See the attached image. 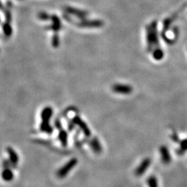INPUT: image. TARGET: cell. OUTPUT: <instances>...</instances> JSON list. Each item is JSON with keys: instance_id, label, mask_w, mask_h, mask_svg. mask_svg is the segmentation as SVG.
Here are the masks:
<instances>
[{"instance_id": "11", "label": "cell", "mask_w": 187, "mask_h": 187, "mask_svg": "<svg viewBox=\"0 0 187 187\" xmlns=\"http://www.w3.org/2000/svg\"><path fill=\"white\" fill-rule=\"evenodd\" d=\"M88 144H89L90 148L92 150V151L96 154H101L103 151V148H102L101 143H100L97 137H93L91 140H90Z\"/></svg>"}, {"instance_id": "17", "label": "cell", "mask_w": 187, "mask_h": 187, "mask_svg": "<svg viewBox=\"0 0 187 187\" xmlns=\"http://www.w3.org/2000/svg\"><path fill=\"white\" fill-rule=\"evenodd\" d=\"M147 185L148 187H159L158 181L155 176H150L147 179Z\"/></svg>"}, {"instance_id": "14", "label": "cell", "mask_w": 187, "mask_h": 187, "mask_svg": "<svg viewBox=\"0 0 187 187\" xmlns=\"http://www.w3.org/2000/svg\"><path fill=\"white\" fill-rule=\"evenodd\" d=\"M58 141H60V144L63 147L67 146L68 145V133L66 130L63 129L59 130V133L58 135Z\"/></svg>"}, {"instance_id": "5", "label": "cell", "mask_w": 187, "mask_h": 187, "mask_svg": "<svg viewBox=\"0 0 187 187\" xmlns=\"http://www.w3.org/2000/svg\"><path fill=\"white\" fill-rule=\"evenodd\" d=\"M72 122L75 124V125H77V126L79 128L80 130L83 133L84 135L85 136V137H87V138H89V137H91L92 133L89 128V127L87 126V125L85 123V122L82 121L81 118H80L79 116H75V117L73 118Z\"/></svg>"}, {"instance_id": "9", "label": "cell", "mask_w": 187, "mask_h": 187, "mask_svg": "<svg viewBox=\"0 0 187 187\" xmlns=\"http://www.w3.org/2000/svg\"><path fill=\"white\" fill-rule=\"evenodd\" d=\"M51 20L52 21V24L47 27L46 29L54 31V33H58L62 28V24H61L60 18L56 15H51Z\"/></svg>"}, {"instance_id": "15", "label": "cell", "mask_w": 187, "mask_h": 187, "mask_svg": "<svg viewBox=\"0 0 187 187\" xmlns=\"http://www.w3.org/2000/svg\"><path fill=\"white\" fill-rule=\"evenodd\" d=\"M2 31H3L4 35H5V37H11L12 35V33H13V29H12L11 23L4 22L2 24Z\"/></svg>"}, {"instance_id": "13", "label": "cell", "mask_w": 187, "mask_h": 187, "mask_svg": "<svg viewBox=\"0 0 187 187\" xmlns=\"http://www.w3.org/2000/svg\"><path fill=\"white\" fill-rule=\"evenodd\" d=\"M1 178L6 182H11L14 179V173L11 168H4L1 172Z\"/></svg>"}, {"instance_id": "12", "label": "cell", "mask_w": 187, "mask_h": 187, "mask_svg": "<svg viewBox=\"0 0 187 187\" xmlns=\"http://www.w3.org/2000/svg\"><path fill=\"white\" fill-rule=\"evenodd\" d=\"M159 153H160L161 159L162 162L164 164H170L171 161V157L168 148L165 146V145H161L159 148Z\"/></svg>"}, {"instance_id": "6", "label": "cell", "mask_w": 187, "mask_h": 187, "mask_svg": "<svg viewBox=\"0 0 187 187\" xmlns=\"http://www.w3.org/2000/svg\"><path fill=\"white\" fill-rule=\"evenodd\" d=\"M64 11L67 14L72 15L81 19H85L88 15V13L87 11H82L81 9H76V8L72 6H65L64 8Z\"/></svg>"}, {"instance_id": "20", "label": "cell", "mask_w": 187, "mask_h": 187, "mask_svg": "<svg viewBox=\"0 0 187 187\" xmlns=\"http://www.w3.org/2000/svg\"><path fill=\"white\" fill-rule=\"evenodd\" d=\"M37 17H38V19L42 21H47L51 19V15H49L46 12H40L37 15Z\"/></svg>"}, {"instance_id": "3", "label": "cell", "mask_w": 187, "mask_h": 187, "mask_svg": "<svg viewBox=\"0 0 187 187\" xmlns=\"http://www.w3.org/2000/svg\"><path fill=\"white\" fill-rule=\"evenodd\" d=\"M78 159L76 158V157H73V158L70 159L69 160L67 161V162H66L63 166L60 167V168L57 171V177L60 179L65 178L66 176H68L69 173L74 168V167L78 164Z\"/></svg>"}, {"instance_id": "7", "label": "cell", "mask_w": 187, "mask_h": 187, "mask_svg": "<svg viewBox=\"0 0 187 187\" xmlns=\"http://www.w3.org/2000/svg\"><path fill=\"white\" fill-rule=\"evenodd\" d=\"M151 160L148 157L143 159L140 164L137 167V168L135 171V174L136 176L141 177L142 176L144 173L146 172V171L148 169V167L150 166Z\"/></svg>"}, {"instance_id": "18", "label": "cell", "mask_w": 187, "mask_h": 187, "mask_svg": "<svg viewBox=\"0 0 187 187\" xmlns=\"http://www.w3.org/2000/svg\"><path fill=\"white\" fill-rule=\"evenodd\" d=\"M187 150V139H184L180 141V148L178 150V153L180 155H182L183 153L186 152Z\"/></svg>"}, {"instance_id": "10", "label": "cell", "mask_w": 187, "mask_h": 187, "mask_svg": "<svg viewBox=\"0 0 187 187\" xmlns=\"http://www.w3.org/2000/svg\"><path fill=\"white\" fill-rule=\"evenodd\" d=\"M6 152L9 155V160L11 163L13 167H15L17 166L19 162V155L17 153L15 150L12 147H7L6 148Z\"/></svg>"}, {"instance_id": "19", "label": "cell", "mask_w": 187, "mask_h": 187, "mask_svg": "<svg viewBox=\"0 0 187 187\" xmlns=\"http://www.w3.org/2000/svg\"><path fill=\"white\" fill-rule=\"evenodd\" d=\"M52 44L54 48H58L59 45H60V38H59V36L57 33H54V35H53Z\"/></svg>"}, {"instance_id": "4", "label": "cell", "mask_w": 187, "mask_h": 187, "mask_svg": "<svg viewBox=\"0 0 187 187\" xmlns=\"http://www.w3.org/2000/svg\"><path fill=\"white\" fill-rule=\"evenodd\" d=\"M80 28H101L104 25V22L101 19H81L76 23Z\"/></svg>"}, {"instance_id": "8", "label": "cell", "mask_w": 187, "mask_h": 187, "mask_svg": "<svg viewBox=\"0 0 187 187\" xmlns=\"http://www.w3.org/2000/svg\"><path fill=\"white\" fill-rule=\"evenodd\" d=\"M112 90L115 93L125 95H128L133 92V87L130 85L125 84H115L112 86Z\"/></svg>"}, {"instance_id": "16", "label": "cell", "mask_w": 187, "mask_h": 187, "mask_svg": "<svg viewBox=\"0 0 187 187\" xmlns=\"http://www.w3.org/2000/svg\"><path fill=\"white\" fill-rule=\"evenodd\" d=\"M164 54L163 50L161 49L160 47H158V48L155 49L153 52V58L155 60H156L157 61L162 60L163 58H164Z\"/></svg>"}, {"instance_id": "21", "label": "cell", "mask_w": 187, "mask_h": 187, "mask_svg": "<svg viewBox=\"0 0 187 187\" xmlns=\"http://www.w3.org/2000/svg\"><path fill=\"white\" fill-rule=\"evenodd\" d=\"M171 138L173 139V140L174 141H176V142H179V137L178 135L176 133H174L172 135V137H171Z\"/></svg>"}, {"instance_id": "2", "label": "cell", "mask_w": 187, "mask_h": 187, "mask_svg": "<svg viewBox=\"0 0 187 187\" xmlns=\"http://www.w3.org/2000/svg\"><path fill=\"white\" fill-rule=\"evenodd\" d=\"M53 112H54V111H53V109L51 107H44L41 112L42 121H41V124L40 125V130L42 133L48 134V135L52 134L53 131H54V129H53L52 126L49 123L51 118H52L53 115Z\"/></svg>"}, {"instance_id": "1", "label": "cell", "mask_w": 187, "mask_h": 187, "mask_svg": "<svg viewBox=\"0 0 187 187\" xmlns=\"http://www.w3.org/2000/svg\"><path fill=\"white\" fill-rule=\"evenodd\" d=\"M146 42L147 50L148 52H153L155 49L160 47L156 20L153 21L146 27Z\"/></svg>"}]
</instances>
